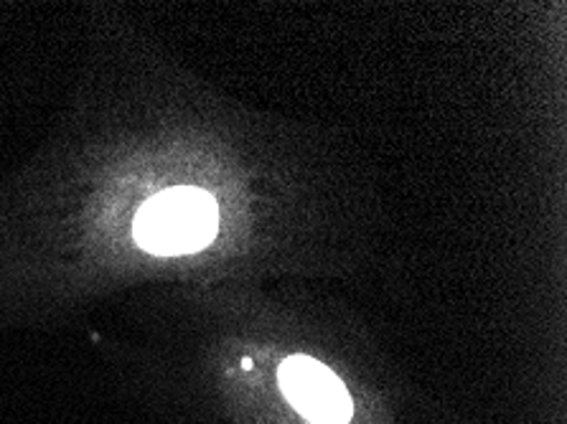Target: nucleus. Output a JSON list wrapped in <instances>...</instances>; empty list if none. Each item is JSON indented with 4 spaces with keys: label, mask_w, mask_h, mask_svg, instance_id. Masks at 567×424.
<instances>
[{
    "label": "nucleus",
    "mask_w": 567,
    "mask_h": 424,
    "mask_svg": "<svg viewBox=\"0 0 567 424\" xmlns=\"http://www.w3.org/2000/svg\"><path fill=\"white\" fill-rule=\"evenodd\" d=\"M135 239L153 255H184L217 234V204L199 188H174L151 198L135 216Z\"/></svg>",
    "instance_id": "f257e3e1"
},
{
    "label": "nucleus",
    "mask_w": 567,
    "mask_h": 424,
    "mask_svg": "<svg viewBox=\"0 0 567 424\" xmlns=\"http://www.w3.org/2000/svg\"><path fill=\"white\" fill-rule=\"evenodd\" d=\"M280 389L296 412L313 424H349L354 412L341 379L308 356H293L282 363Z\"/></svg>",
    "instance_id": "f03ea898"
}]
</instances>
